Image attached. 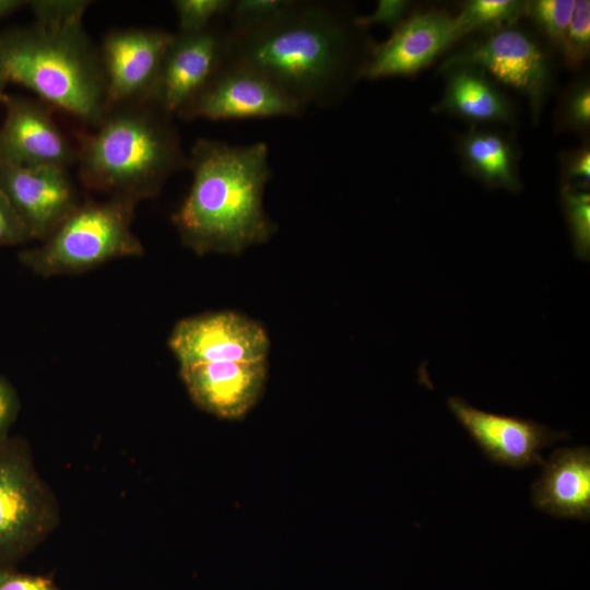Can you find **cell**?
<instances>
[{"instance_id":"obj_3","label":"cell","mask_w":590,"mask_h":590,"mask_svg":"<svg viewBox=\"0 0 590 590\" xmlns=\"http://www.w3.org/2000/svg\"><path fill=\"white\" fill-rule=\"evenodd\" d=\"M35 21L0 33V70L50 107L95 128L108 111L99 49L83 27L85 0L27 2Z\"/></svg>"},{"instance_id":"obj_14","label":"cell","mask_w":590,"mask_h":590,"mask_svg":"<svg viewBox=\"0 0 590 590\" xmlns=\"http://www.w3.org/2000/svg\"><path fill=\"white\" fill-rule=\"evenodd\" d=\"M0 189L32 239H46L79 205L68 169L0 164Z\"/></svg>"},{"instance_id":"obj_1","label":"cell","mask_w":590,"mask_h":590,"mask_svg":"<svg viewBox=\"0 0 590 590\" xmlns=\"http://www.w3.org/2000/svg\"><path fill=\"white\" fill-rule=\"evenodd\" d=\"M355 19L329 1L288 0L263 22L227 27V60L257 70L306 109L328 107L361 79Z\"/></svg>"},{"instance_id":"obj_2","label":"cell","mask_w":590,"mask_h":590,"mask_svg":"<svg viewBox=\"0 0 590 590\" xmlns=\"http://www.w3.org/2000/svg\"><path fill=\"white\" fill-rule=\"evenodd\" d=\"M192 182L173 214L182 243L198 255H238L276 231L263 208L272 169L266 142L200 138L188 156Z\"/></svg>"},{"instance_id":"obj_24","label":"cell","mask_w":590,"mask_h":590,"mask_svg":"<svg viewBox=\"0 0 590 590\" xmlns=\"http://www.w3.org/2000/svg\"><path fill=\"white\" fill-rule=\"evenodd\" d=\"M564 60L569 68H578L590 49V2L576 1L574 14L560 44Z\"/></svg>"},{"instance_id":"obj_9","label":"cell","mask_w":590,"mask_h":590,"mask_svg":"<svg viewBox=\"0 0 590 590\" xmlns=\"http://www.w3.org/2000/svg\"><path fill=\"white\" fill-rule=\"evenodd\" d=\"M472 67L526 95L538 117L548 85V68L538 44L517 28H503L451 56L441 70Z\"/></svg>"},{"instance_id":"obj_6","label":"cell","mask_w":590,"mask_h":590,"mask_svg":"<svg viewBox=\"0 0 590 590\" xmlns=\"http://www.w3.org/2000/svg\"><path fill=\"white\" fill-rule=\"evenodd\" d=\"M305 110L257 70L226 59L177 116L216 121L298 117Z\"/></svg>"},{"instance_id":"obj_15","label":"cell","mask_w":590,"mask_h":590,"mask_svg":"<svg viewBox=\"0 0 590 590\" xmlns=\"http://www.w3.org/2000/svg\"><path fill=\"white\" fill-rule=\"evenodd\" d=\"M193 401L205 411L235 420L257 402L267 379V362H209L180 366Z\"/></svg>"},{"instance_id":"obj_8","label":"cell","mask_w":590,"mask_h":590,"mask_svg":"<svg viewBox=\"0 0 590 590\" xmlns=\"http://www.w3.org/2000/svg\"><path fill=\"white\" fill-rule=\"evenodd\" d=\"M174 33L161 28H118L106 34L99 55L108 110L152 101L165 52Z\"/></svg>"},{"instance_id":"obj_10","label":"cell","mask_w":590,"mask_h":590,"mask_svg":"<svg viewBox=\"0 0 590 590\" xmlns=\"http://www.w3.org/2000/svg\"><path fill=\"white\" fill-rule=\"evenodd\" d=\"M447 405L483 453L499 465H542L541 450L569 438L567 432L552 430L533 420L482 411L460 397H449Z\"/></svg>"},{"instance_id":"obj_20","label":"cell","mask_w":590,"mask_h":590,"mask_svg":"<svg viewBox=\"0 0 590 590\" xmlns=\"http://www.w3.org/2000/svg\"><path fill=\"white\" fill-rule=\"evenodd\" d=\"M523 13L527 2L517 0H471L457 15L462 36L483 30H503L509 27Z\"/></svg>"},{"instance_id":"obj_13","label":"cell","mask_w":590,"mask_h":590,"mask_svg":"<svg viewBox=\"0 0 590 590\" xmlns=\"http://www.w3.org/2000/svg\"><path fill=\"white\" fill-rule=\"evenodd\" d=\"M462 37L457 16L427 11L412 14L380 44H371L361 79L412 75Z\"/></svg>"},{"instance_id":"obj_27","label":"cell","mask_w":590,"mask_h":590,"mask_svg":"<svg viewBox=\"0 0 590 590\" xmlns=\"http://www.w3.org/2000/svg\"><path fill=\"white\" fill-rule=\"evenodd\" d=\"M32 239L23 222L0 189V246H12Z\"/></svg>"},{"instance_id":"obj_22","label":"cell","mask_w":590,"mask_h":590,"mask_svg":"<svg viewBox=\"0 0 590 590\" xmlns=\"http://www.w3.org/2000/svg\"><path fill=\"white\" fill-rule=\"evenodd\" d=\"M233 4V0H175L178 31L190 34L206 30L213 22L225 17Z\"/></svg>"},{"instance_id":"obj_32","label":"cell","mask_w":590,"mask_h":590,"mask_svg":"<svg viewBox=\"0 0 590 590\" xmlns=\"http://www.w3.org/2000/svg\"><path fill=\"white\" fill-rule=\"evenodd\" d=\"M25 3L22 0H0V19L13 13Z\"/></svg>"},{"instance_id":"obj_21","label":"cell","mask_w":590,"mask_h":590,"mask_svg":"<svg viewBox=\"0 0 590 590\" xmlns=\"http://www.w3.org/2000/svg\"><path fill=\"white\" fill-rule=\"evenodd\" d=\"M563 204L576 256L588 260L590 253V196L586 190L563 188Z\"/></svg>"},{"instance_id":"obj_28","label":"cell","mask_w":590,"mask_h":590,"mask_svg":"<svg viewBox=\"0 0 590 590\" xmlns=\"http://www.w3.org/2000/svg\"><path fill=\"white\" fill-rule=\"evenodd\" d=\"M564 177L566 181L564 187L588 191L590 181V151L588 146L579 149L568 157Z\"/></svg>"},{"instance_id":"obj_12","label":"cell","mask_w":590,"mask_h":590,"mask_svg":"<svg viewBox=\"0 0 590 590\" xmlns=\"http://www.w3.org/2000/svg\"><path fill=\"white\" fill-rule=\"evenodd\" d=\"M0 127V164L15 167H60L76 164L73 146L42 101L9 96Z\"/></svg>"},{"instance_id":"obj_4","label":"cell","mask_w":590,"mask_h":590,"mask_svg":"<svg viewBox=\"0 0 590 590\" xmlns=\"http://www.w3.org/2000/svg\"><path fill=\"white\" fill-rule=\"evenodd\" d=\"M76 164L87 188L137 202L188 167V156L173 116L145 101L110 108L82 140Z\"/></svg>"},{"instance_id":"obj_17","label":"cell","mask_w":590,"mask_h":590,"mask_svg":"<svg viewBox=\"0 0 590 590\" xmlns=\"http://www.w3.org/2000/svg\"><path fill=\"white\" fill-rule=\"evenodd\" d=\"M446 90L438 109L473 121H504L512 117L507 98L480 69H449Z\"/></svg>"},{"instance_id":"obj_5","label":"cell","mask_w":590,"mask_h":590,"mask_svg":"<svg viewBox=\"0 0 590 590\" xmlns=\"http://www.w3.org/2000/svg\"><path fill=\"white\" fill-rule=\"evenodd\" d=\"M134 204L121 198L79 204L40 246L22 251L20 261L39 275L51 276L142 255L131 228Z\"/></svg>"},{"instance_id":"obj_7","label":"cell","mask_w":590,"mask_h":590,"mask_svg":"<svg viewBox=\"0 0 590 590\" xmlns=\"http://www.w3.org/2000/svg\"><path fill=\"white\" fill-rule=\"evenodd\" d=\"M168 344L179 366L266 361L270 349L264 328L233 311L202 314L178 321Z\"/></svg>"},{"instance_id":"obj_29","label":"cell","mask_w":590,"mask_h":590,"mask_svg":"<svg viewBox=\"0 0 590 590\" xmlns=\"http://www.w3.org/2000/svg\"><path fill=\"white\" fill-rule=\"evenodd\" d=\"M567 118L577 129H586L590 123V90L588 84L578 86L569 96Z\"/></svg>"},{"instance_id":"obj_30","label":"cell","mask_w":590,"mask_h":590,"mask_svg":"<svg viewBox=\"0 0 590 590\" xmlns=\"http://www.w3.org/2000/svg\"><path fill=\"white\" fill-rule=\"evenodd\" d=\"M0 590H57L40 577L0 571Z\"/></svg>"},{"instance_id":"obj_26","label":"cell","mask_w":590,"mask_h":590,"mask_svg":"<svg viewBox=\"0 0 590 590\" xmlns=\"http://www.w3.org/2000/svg\"><path fill=\"white\" fill-rule=\"evenodd\" d=\"M409 8L410 2L405 0H380L375 11L368 15H356L355 22L364 30L376 24L394 30L405 20Z\"/></svg>"},{"instance_id":"obj_25","label":"cell","mask_w":590,"mask_h":590,"mask_svg":"<svg viewBox=\"0 0 590 590\" xmlns=\"http://www.w3.org/2000/svg\"><path fill=\"white\" fill-rule=\"evenodd\" d=\"M288 0H233L225 16L229 28H243L263 22L278 14Z\"/></svg>"},{"instance_id":"obj_19","label":"cell","mask_w":590,"mask_h":590,"mask_svg":"<svg viewBox=\"0 0 590 590\" xmlns=\"http://www.w3.org/2000/svg\"><path fill=\"white\" fill-rule=\"evenodd\" d=\"M34 515L35 502L25 470L15 460H0V545L20 539Z\"/></svg>"},{"instance_id":"obj_11","label":"cell","mask_w":590,"mask_h":590,"mask_svg":"<svg viewBox=\"0 0 590 590\" xmlns=\"http://www.w3.org/2000/svg\"><path fill=\"white\" fill-rule=\"evenodd\" d=\"M219 20L199 33H174L152 97L167 114L178 115L226 61L227 26Z\"/></svg>"},{"instance_id":"obj_23","label":"cell","mask_w":590,"mask_h":590,"mask_svg":"<svg viewBox=\"0 0 590 590\" xmlns=\"http://www.w3.org/2000/svg\"><path fill=\"white\" fill-rule=\"evenodd\" d=\"M575 5V0H536L527 2V13L550 40L560 46Z\"/></svg>"},{"instance_id":"obj_33","label":"cell","mask_w":590,"mask_h":590,"mask_svg":"<svg viewBox=\"0 0 590 590\" xmlns=\"http://www.w3.org/2000/svg\"><path fill=\"white\" fill-rule=\"evenodd\" d=\"M7 85H8V81L0 70V103H3V104L7 102L9 97V95L5 93Z\"/></svg>"},{"instance_id":"obj_31","label":"cell","mask_w":590,"mask_h":590,"mask_svg":"<svg viewBox=\"0 0 590 590\" xmlns=\"http://www.w3.org/2000/svg\"><path fill=\"white\" fill-rule=\"evenodd\" d=\"M12 410V396L10 390L0 382V427L4 424Z\"/></svg>"},{"instance_id":"obj_16","label":"cell","mask_w":590,"mask_h":590,"mask_svg":"<svg viewBox=\"0 0 590 590\" xmlns=\"http://www.w3.org/2000/svg\"><path fill=\"white\" fill-rule=\"evenodd\" d=\"M542 467L531 486L532 505L556 518L589 521V447H558Z\"/></svg>"},{"instance_id":"obj_18","label":"cell","mask_w":590,"mask_h":590,"mask_svg":"<svg viewBox=\"0 0 590 590\" xmlns=\"http://www.w3.org/2000/svg\"><path fill=\"white\" fill-rule=\"evenodd\" d=\"M460 146L467 168L487 186L510 191L520 189L515 154L503 135L473 130L463 138Z\"/></svg>"}]
</instances>
